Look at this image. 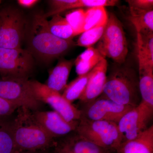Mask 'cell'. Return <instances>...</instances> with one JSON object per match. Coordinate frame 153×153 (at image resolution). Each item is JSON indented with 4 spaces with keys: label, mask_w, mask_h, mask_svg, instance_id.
Listing matches in <instances>:
<instances>
[{
    "label": "cell",
    "mask_w": 153,
    "mask_h": 153,
    "mask_svg": "<svg viewBox=\"0 0 153 153\" xmlns=\"http://www.w3.org/2000/svg\"><path fill=\"white\" fill-rule=\"evenodd\" d=\"M48 26L51 33L57 38L64 40H72L76 36L70 25L65 18L60 14L52 16L48 21Z\"/></svg>",
    "instance_id": "cell-22"
},
{
    "label": "cell",
    "mask_w": 153,
    "mask_h": 153,
    "mask_svg": "<svg viewBox=\"0 0 153 153\" xmlns=\"http://www.w3.org/2000/svg\"><path fill=\"white\" fill-rule=\"evenodd\" d=\"M76 0H52L49 1L50 10L47 13L44 14L46 18L60 14L65 11L70 10L71 6Z\"/></svg>",
    "instance_id": "cell-28"
},
{
    "label": "cell",
    "mask_w": 153,
    "mask_h": 153,
    "mask_svg": "<svg viewBox=\"0 0 153 153\" xmlns=\"http://www.w3.org/2000/svg\"><path fill=\"white\" fill-rule=\"evenodd\" d=\"M108 16L105 7H99L88 8L85 10L84 32L96 27L105 26Z\"/></svg>",
    "instance_id": "cell-23"
},
{
    "label": "cell",
    "mask_w": 153,
    "mask_h": 153,
    "mask_svg": "<svg viewBox=\"0 0 153 153\" xmlns=\"http://www.w3.org/2000/svg\"><path fill=\"white\" fill-rule=\"evenodd\" d=\"M126 1L129 7L142 10H153V0H128Z\"/></svg>",
    "instance_id": "cell-30"
},
{
    "label": "cell",
    "mask_w": 153,
    "mask_h": 153,
    "mask_svg": "<svg viewBox=\"0 0 153 153\" xmlns=\"http://www.w3.org/2000/svg\"><path fill=\"white\" fill-rule=\"evenodd\" d=\"M74 60L62 59L59 60L56 66L49 72L46 85L51 89L61 94L67 85V81L74 65Z\"/></svg>",
    "instance_id": "cell-16"
},
{
    "label": "cell",
    "mask_w": 153,
    "mask_h": 153,
    "mask_svg": "<svg viewBox=\"0 0 153 153\" xmlns=\"http://www.w3.org/2000/svg\"><path fill=\"white\" fill-rule=\"evenodd\" d=\"M103 57L111 58L119 64L125 62L128 47L121 23L113 13L110 14L104 32L96 48Z\"/></svg>",
    "instance_id": "cell-4"
},
{
    "label": "cell",
    "mask_w": 153,
    "mask_h": 153,
    "mask_svg": "<svg viewBox=\"0 0 153 153\" xmlns=\"http://www.w3.org/2000/svg\"><path fill=\"white\" fill-rule=\"evenodd\" d=\"M85 10L82 8L74 9L66 14L65 19L76 36L84 32Z\"/></svg>",
    "instance_id": "cell-26"
},
{
    "label": "cell",
    "mask_w": 153,
    "mask_h": 153,
    "mask_svg": "<svg viewBox=\"0 0 153 153\" xmlns=\"http://www.w3.org/2000/svg\"><path fill=\"white\" fill-rule=\"evenodd\" d=\"M153 116V106L141 101L126 113L117 123L121 144L136 138L147 129Z\"/></svg>",
    "instance_id": "cell-6"
},
{
    "label": "cell",
    "mask_w": 153,
    "mask_h": 153,
    "mask_svg": "<svg viewBox=\"0 0 153 153\" xmlns=\"http://www.w3.org/2000/svg\"><path fill=\"white\" fill-rule=\"evenodd\" d=\"M44 151H22L18 152L16 153H45L43 152Z\"/></svg>",
    "instance_id": "cell-32"
},
{
    "label": "cell",
    "mask_w": 153,
    "mask_h": 153,
    "mask_svg": "<svg viewBox=\"0 0 153 153\" xmlns=\"http://www.w3.org/2000/svg\"><path fill=\"white\" fill-rule=\"evenodd\" d=\"M38 0H19L17 1L19 5L25 8H31L38 2Z\"/></svg>",
    "instance_id": "cell-31"
},
{
    "label": "cell",
    "mask_w": 153,
    "mask_h": 153,
    "mask_svg": "<svg viewBox=\"0 0 153 153\" xmlns=\"http://www.w3.org/2000/svg\"><path fill=\"white\" fill-rule=\"evenodd\" d=\"M13 120L14 138L18 152L44 151L54 147V138L37 120L33 111L19 107Z\"/></svg>",
    "instance_id": "cell-2"
},
{
    "label": "cell",
    "mask_w": 153,
    "mask_h": 153,
    "mask_svg": "<svg viewBox=\"0 0 153 153\" xmlns=\"http://www.w3.org/2000/svg\"><path fill=\"white\" fill-rule=\"evenodd\" d=\"M119 1L117 0H76L71 5V10L83 8L95 7H113L117 5Z\"/></svg>",
    "instance_id": "cell-27"
},
{
    "label": "cell",
    "mask_w": 153,
    "mask_h": 153,
    "mask_svg": "<svg viewBox=\"0 0 153 153\" xmlns=\"http://www.w3.org/2000/svg\"><path fill=\"white\" fill-rule=\"evenodd\" d=\"M117 153H153V126L152 125L136 138L122 143Z\"/></svg>",
    "instance_id": "cell-17"
},
{
    "label": "cell",
    "mask_w": 153,
    "mask_h": 153,
    "mask_svg": "<svg viewBox=\"0 0 153 153\" xmlns=\"http://www.w3.org/2000/svg\"><path fill=\"white\" fill-rule=\"evenodd\" d=\"M107 61L103 58L91 70L85 91L79 100L82 104L94 100L102 93L107 77Z\"/></svg>",
    "instance_id": "cell-14"
},
{
    "label": "cell",
    "mask_w": 153,
    "mask_h": 153,
    "mask_svg": "<svg viewBox=\"0 0 153 153\" xmlns=\"http://www.w3.org/2000/svg\"><path fill=\"white\" fill-rule=\"evenodd\" d=\"M47 19L44 14L34 16L28 38V51L44 62L62 56L75 45L73 40H63L53 35L49 30Z\"/></svg>",
    "instance_id": "cell-1"
},
{
    "label": "cell",
    "mask_w": 153,
    "mask_h": 153,
    "mask_svg": "<svg viewBox=\"0 0 153 153\" xmlns=\"http://www.w3.org/2000/svg\"><path fill=\"white\" fill-rule=\"evenodd\" d=\"M101 95L119 104L137 106L142 101L138 74L131 67L114 68L107 76Z\"/></svg>",
    "instance_id": "cell-3"
},
{
    "label": "cell",
    "mask_w": 153,
    "mask_h": 153,
    "mask_svg": "<svg viewBox=\"0 0 153 153\" xmlns=\"http://www.w3.org/2000/svg\"><path fill=\"white\" fill-rule=\"evenodd\" d=\"M105 26L96 27L86 30L81 34L79 36L76 45L79 47H86V48L92 47L94 44L101 38L104 33Z\"/></svg>",
    "instance_id": "cell-25"
},
{
    "label": "cell",
    "mask_w": 153,
    "mask_h": 153,
    "mask_svg": "<svg viewBox=\"0 0 153 153\" xmlns=\"http://www.w3.org/2000/svg\"><path fill=\"white\" fill-rule=\"evenodd\" d=\"M19 107L0 97V116H10Z\"/></svg>",
    "instance_id": "cell-29"
},
{
    "label": "cell",
    "mask_w": 153,
    "mask_h": 153,
    "mask_svg": "<svg viewBox=\"0 0 153 153\" xmlns=\"http://www.w3.org/2000/svg\"><path fill=\"white\" fill-rule=\"evenodd\" d=\"M137 57L142 101L153 106V64L140 55Z\"/></svg>",
    "instance_id": "cell-15"
},
{
    "label": "cell",
    "mask_w": 153,
    "mask_h": 153,
    "mask_svg": "<svg viewBox=\"0 0 153 153\" xmlns=\"http://www.w3.org/2000/svg\"><path fill=\"white\" fill-rule=\"evenodd\" d=\"M77 133L100 147L116 151L121 144L117 123L105 120H89L81 118Z\"/></svg>",
    "instance_id": "cell-5"
},
{
    "label": "cell",
    "mask_w": 153,
    "mask_h": 153,
    "mask_svg": "<svg viewBox=\"0 0 153 153\" xmlns=\"http://www.w3.org/2000/svg\"><path fill=\"white\" fill-rule=\"evenodd\" d=\"M29 83L36 98L41 102L49 105L65 120L72 122L80 120L81 112L79 109L66 100L61 94L37 80H29Z\"/></svg>",
    "instance_id": "cell-10"
},
{
    "label": "cell",
    "mask_w": 153,
    "mask_h": 153,
    "mask_svg": "<svg viewBox=\"0 0 153 153\" xmlns=\"http://www.w3.org/2000/svg\"><path fill=\"white\" fill-rule=\"evenodd\" d=\"M130 20L137 33H153V10H142L129 7Z\"/></svg>",
    "instance_id": "cell-20"
},
{
    "label": "cell",
    "mask_w": 153,
    "mask_h": 153,
    "mask_svg": "<svg viewBox=\"0 0 153 153\" xmlns=\"http://www.w3.org/2000/svg\"><path fill=\"white\" fill-rule=\"evenodd\" d=\"M132 107L122 105L100 95L97 98L82 104L81 118L89 120H105L117 123Z\"/></svg>",
    "instance_id": "cell-11"
},
{
    "label": "cell",
    "mask_w": 153,
    "mask_h": 153,
    "mask_svg": "<svg viewBox=\"0 0 153 153\" xmlns=\"http://www.w3.org/2000/svg\"><path fill=\"white\" fill-rule=\"evenodd\" d=\"M137 53L153 64V33H137Z\"/></svg>",
    "instance_id": "cell-24"
},
{
    "label": "cell",
    "mask_w": 153,
    "mask_h": 153,
    "mask_svg": "<svg viewBox=\"0 0 153 153\" xmlns=\"http://www.w3.org/2000/svg\"><path fill=\"white\" fill-rule=\"evenodd\" d=\"M0 97L33 111H38L42 104L33 94L28 79L1 77Z\"/></svg>",
    "instance_id": "cell-9"
},
{
    "label": "cell",
    "mask_w": 153,
    "mask_h": 153,
    "mask_svg": "<svg viewBox=\"0 0 153 153\" xmlns=\"http://www.w3.org/2000/svg\"><path fill=\"white\" fill-rule=\"evenodd\" d=\"M33 113L45 131L54 139L65 136L75 131L79 123V121L68 122L54 111H37Z\"/></svg>",
    "instance_id": "cell-12"
},
{
    "label": "cell",
    "mask_w": 153,
    "mask_h": 153,
    "mask_svg": "<svg viewBox=\"0 0 153 153\" xmlns=\"http://www.w3.org/2000/svg\"><path fill=\"white\" fill-rule=\"evenodd\" d=\"M91 74V70L86 74L78 76L66 85L62 96L71 103L79 100L85 91Z\"/></svg>",
    "instance_id": "cell-21"
},
{
    "label": "cell",
    "mask_w": 153,
    "mask_h": 153,
    "mask_svg": "<svg viewBox=\"0 0 153 153\" xmlns=\"http://www.w3.org/2000/svg\"><path fill=\"white\" fill-rule=\"evenodd\" d=\"M54 153H113L111 150L99 146L76 131L55 141Z\"/></svg>",
    "instance_id": "cell-13"
},
{
    "label": "cell",
    "mask_w": 153,
    "mask_h": 153,
    "mask_svg": "<svg viewBox=\"0 0 153 153\" xmlns=\"http://www.w3.org/2000/svg\"><path fill=\"white\" fill-rule=\"evenodd\" d=\"M0 116V153L18 152L14 138L13 120Z\"/></svg>",
    "instance_id": "cell-19"
},
{
    "label": "cell",
    "mask_w": 153,
    "mask_h": 153,
    "mask_svg": "<svg viewBox=\"0 0 153 153\" xmlns=\"http://www.w3.org/2000/svg\"><path fill=\"white\" fill-rule=\"evenodd\" d=\"M103 58L96 48H87L74 60L76 73L78 76L88 73Z\"/></svg>",
    "instance_id": "cell-18"
},
{
    "label": "cell",
    "mask_w": 153,
    "mask_h": 153,
    "mask_svg": "<svg viewBox=\"0 0 153 153\" xmlns=\"http://www.w3.org/2000/svg\"><path fill=\"white\" fill-rule=\"evenodd\" d=\"M34 65L28 50L0 47V75L1 77L28 79Z\"/></svg>",
    "instance_id": "cell-7"
},
{
    "label": "cell",
    "mask_w": 153,
    "mask_h": 153,
    "mask_svg": "<svg viewBox=\"0 0 153 153\" xmlns=\"http://www.w3.org/2000/svg\"><path fill=\"white\" fill-rule=\"evenodd\" d=\"M25 19L18 9L7 7L0 10V47L22 48Z\"/></svg>",
    "instance_id": "cell-8"
}]
</instances>
